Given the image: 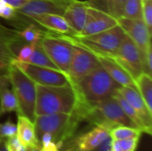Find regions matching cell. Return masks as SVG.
<instances>
[{
    "instance_id": "ffe728a7",
    "label": "cell",
    "mask_w": 152,
    "mask_h": 151,
    "mask_svg": "<svg viewBox=\"0 0 152 151\" xmlns=\"http://www.w3.org/2000/svg\"><path fill=\"white\" fill-rule=\"evenodd\" d=\"M8 74L0 77V108L2 115L10 112H18V103L12 88Z\"/></svg>"
},
{
    "instance_id": "e575fe53",
    "label": "cell",
    "mask_w": 152,
    "mask_h": 151,
    "mask_svg": "<svg viewBox=\"0 0 152 151\" xmlns=\"http://www.w3.org/2000/svg\"><path fill=\"white\" fill-rule=\"evenodd\" d=\"M10 63L0 61V77L4 75L8 74V69H9Z\"/></svg>"
},
{
    "instance_id": "4fadbf2b",
    "label": "cell",
    "mask_w": 152,
    "mask_h": 151,
    "mask_svg": "<svg viewBox=\"0 0 152 151\" xmlns=\"http://www.w3.org/2000/svg\"><path fill=\"white\" fill-rule=\"evenodd\" d=\"M117 92L130 104L140 117L145 129L146 133L151 135L152 133V113L147 109L142 96L134 88L128 86H119Z\"/></svg>"
},
{
    "instance_id": "7a4b0ae2",
    "label": "cell",
    "mask_w": 152,
    "mask_h": 151,
    "mask_svg": "<svg viewBox=\"0 0 152 151\" xmlns=\"http://www.w3.org/2000/svg\"><path fill=\"white\" fill-rule=\"evenodd\" d=\"M35 115L65 113L71 114L77 104V96L71 85L49 86L37 85Z\"/></svg>"
},
{
    "instance_id": "30bf717a",
    "label": "cell",
    "mask_w": 152,
    "mask_h": 151,
    "mask_svg": "<svg viewBox=\"0 0 152 151\" xmlns=\"http://www.w3.org/2000/svg\"><path fill=\"white\" fill-rule=\"evenodd\" d=\"M118 25V20L109 13L93 6L87 7L86 20L83 30L79 34H74L77 36H86L102 32Z\"/></svg>"
},
{
    "instance_id": "277c9868",
    "label": "cell",
    "mask_w": 152,
    "mask_h": 151,
    "mask_svg": "<svg viewBox=\"0 0 152 151\" xmlns=\"http://www.w3.org/2000/svg\"><path fill=\"white\" fill-rule=\"evenodd\" d=\"M66 36L71 42L86 48L96 56L113 59L120 47L126 33L118 24L110 29L86 36H77L75 35Z\"/></svg>"
},
{
    "instance_id": "52a82bcc",
    "label": "cell",
    "mask_w": 152,
    "mask_h": 151,
    "mask_svg": "<svg viewBox=\"0 0 152 151\" xmlns=\"http://www.w3.org/2000/svg\"><path fill=\"white\" fill-rule=\"evenodd\" d=\"M11 64L19 68L37 85L49 86L70 85L69 76L59 69L37 66L28 62H21L16 61L15 59L11 61Z\"/></svg>"
},
{
    "instance_id": "ab89813d",
    "label": "cell",
    "mask_w": 152,
    "mask_h": 151,
    "mask_svg": "<svg viewBox=\"0 0 152 151\" xmlns=\"http://www.w3.org/2000/svg\"><path fill=\"white\" fill-rule=\"evenodd\" d=\"M2 115V113H1V108H0V116Z\"/></svg>"
},
{
    "instance_id": "484cf974",
    "label": "cell",
    "mask_w": 152,
    "mask_h": 151,
    "mask_svg": "<svg viewBox=\"0 0 152 151\" xmlns=\"http://www.w3.org/2000/svg\"><path fill=\"white\" fill-rule=\"evenodd\" d=\"M143 133L134 127L126 125H116L110 130V137L111 140H123L133 137H141Z\"/></svg>"
},
{
    "instance_id": "4316f807",
    "label": "cell",
    "mask_w": 152,
    "mask_h": 151,
    "mask_svg": "<svg viewBox=\"0 0 152 151\" xmlns=\"http://www.w3.org/2000/svg\"><path fill=\"white\" fill-rule=\"evenodd\" d=\"M121 17L126 19L142 20V0H127L123 8Z\"/></svg>"
},
{
    "instance_id": "ac0fdd59",
    "label": "cell",
    "mask_w": 152,
    "mask_h": 151,
    "mask_svg": "<svg viewBox=\"0 0 152 151\" xmlns=\"http://www.w3.org/2000/svg\"><path fill=\"white\" fill-rule=\"evenodd\" d=\"M102 67L111 77V78L121 86H128L136 89L133 77L113 59L97 56Z\"/></svg>"
},
{
    "instance_id": "7c38bea8",
    "label": "cell",
    "mask_w": 152,
    "mask_h": 151,
    "mask_svg": "<svg viewBox=\"0 0 152 151\" xmlns=\"http://www.w3.org/2000/svg\"><path fill=\"white\" fill-rule=\"evenodd\" d=\"M69 1L70 0H29L17 11L26 17L39 14H58L62 16Z\"/></svg>"
},
{
    "instance_id": "f546056e",
    "label": "cell",
    "mask_w": 152,
    "mask_h": 151,
    "mask_svg": "<svg viewBox=\"0 0 152 151\" xmlns=\"http://www.w3.org/2000/svg\"><path fill=\"white\" fill-rule=\"evenodd\" d=\"M17 133V125L10 119L0 124V142L15 136Z\"/></svg>"
},
{
    "instance_id": "74e56055",
    "label": "cell",
    "mask_w": 152,
    "mask_h": 151,
    "mask_svg": "<svg viewBox=\"0 0 152 151\" xmlns=\"http://www.w3.org/2000/svg\"><path fill=\"white\" fill-rule=\"evenodd\" d=\"M145 1H147V0H142V4H143V3H144Z\"/></svg>"
},
{
    "instance_id": "44dd1931",
    "label": "cell",
    "mask_w": 152,
    "mask_h": 151,
    "mask_svg": "<svg viewBox=\"0 0 152 151\" xmlns=\"http://www.w3.org/2000/svg\"><path fill=\"white\" fill-rule=\"evenodd\" d=\"M136 90L142 96L147 109L152 113V79L151 76L147 73H141L135 79Z\"/></svg>"
},
{
    "instance_id": "9c48e42d",
    "label": "cell",
    "mask_w": 152,
    "mask_h": 151,
    "mask_svg": "<svg viewBox=\"0 0 152 151\" xmlns=\"http://www.w3.org/2000/svg\"><path fill=\"white\" fill-rule=\"evenodd\" d=\"M101 66L98 57L94 53L77 44L73 43V52L68 71L70 83L80 79L92 70Z\"/></svg>"
},
{
    "instance_id": "603a6c76",
    "label": "cell",
    "mask_w": 152,
    "mask_h": 151,
    "mask_svg": "<svg viewBox=\"0 0 152 151\" xmlns=\"http://www.w3.org/2000/svg\"><path fill=\"white\" fill-rule=\"evenodd\" d=\"M17 33L25 44H36L40 42L45 30L41 29L35 23H28L22 27L20 30H17Z\"/></svg>"
},
{
    "instance_id": "d6a6232c",
    "label": "cell",
    "mask_w": 152,
    "mask_h": 151,
    "mask_svg": "<svg viewBox=\"0 0 152 151\" xmlns=\"http://www.w3.org/2000/svg\"><path fill=\"white\" fill-rule=\"evenodd\" d=\"M5 149L7 151H26L27 147H25L15 135L4 142Z\"/></svg>"
},
{
    "instance_id": "60d3db41",
    "label": "cell",
    "mask_w": 152,
    "mask_h": 151,
    "mask_svg": "<svg viewBox=\"0 0 152 151\" xmlns=\"http://www.w3.org/2000/svg\"><path fill=\"white\" fill-rule=\"evenodd\" d=\"M109 151H110V150H109Z\"/></svg>"
},
{
    "instance_id": "6da1fadb",
    "label": "cell",
    "mask_w": 152,
    "mask_h": 151,
    "mask_svg": "<svg viewBox=\"0 0 152 151\" xmlns=\"http://www.w3.org/2000/svg\"><path fill=\"white\" fill-rule=\"evenodd\" d=\"M70 85L74 89L77 101L74 113L79 118L86 109L112 96L120 86L102 66L92 70L80 79L71 82Z\"/></svg>"
},
{
    "instance_id": "5b68a950",
    "label": "cell",
    "mask_w": 152,
    "mask_h": 151,
    "mask_svg": "<svg viewBox=\"0 0 152 151\" xmlns=\"http://www.w3.org/2000/svg\"><path fill=\"white\" fill-rule=\"evenodd\" d=\"M12 89L18 103V115L24 116L34 122L36 117L37 84L19 68L10 63L8 69Z\"/></svg>"
},
{
    "instance_id": "8992f818",
    "label": "cell",
    "mask_w": 152,
    "mask_h": 151,
    "mask_svg": "<svg viewBox=\"0 0 152 151\" xmlns=\"http://www.w3.org/2000/svg\"><path fill=\"white\" fill-rule=\"evenodd\" d=\"M40 45L59 70L68 75L73 52V43L66 35L53 31H45Z\"/></svg>"
},
{
    "instance_id": "e0dca14e",
    "label": "cell",
    "mask_w": 152,
    "mask_h": 151,
    "mask_svg": "<svg viewBox=\"0 0 152 151\" xmlns=\"http://www.w3.org/2000/svg\"><path fill=\"white\" fill-rule=\"evenodd\" d=\"M37 24L46 28L49 31L62 35H74V31L71 29L66 20L61 15L58 14H39L28 17Z\"/></svg>"
},
{
    "instance_id": "83f0119b",
    "label": "cell",
    "mask_w": 152,
    "mask_h": 151,
    "mask_svg": "<svg viewBox=\"0 0 152 151\" xmlns=\"http://www.w3.org/2000/svg\"><path fill=\"white\" fill-rule=\"evenodd\" d=\"M141 137L123 140H111L110 151H136Z\"/></svg>"
},
{
    "instance_id": "9a60e30c",
    "label": "cell",
    "mask_w": 152,
    "mask_h": 151,
    "mask_svg": "<svg viewBox=\"0 0 152 151\" xmlns=\"http://www.w3.org/2000/svg\"><path fill=\"white\" fill-rule=\"evenodd\" d=\"M25 43L19 36L17 30L9 29L0 24V61L11 63L15 59L19 49Z\"/></svg>"
},
{
    "instance_id": "ba28073f",
    "label": "cell",
    "mask_w": 152,
    "mask_h": 151,
    "mask_svg": "<svg viewBox=\"0 0 152 151\" xmlns=\"http://www.w3.org/2000/svg\"><path fill=\"white\" fill-rule=\"evenodd\" d=\"M113 60L117 61L134 80L143 72L142 53L134 41L126 35Z\"/></svg>"
},
{
    "instance_id": "8fae6325",
    "label": "cell",
    "mask_w": 152,
    "mask_h": 151,
    "mask_svg": "<svg viewBox=\"0 0 152 151\" xmlns=\"http://www.w3.org/2000/svg\"><path fill=\"white\" fill-rule=\"evenodd\" d=\"M118 24L122 28L126 35L128 36L138 46L143 57L144 51L147 46L151 44V34L144 21L139 19H126L120 17L118 19Z\"/></svg>"
},
{
    "instance_id": "d590c367",
    "label": "cell",
    "mask_w": 152,
    "mask_h": 151,
    "mask_svg": "<svg viewBox=\"0 0 152 151\" xmlns=\"http://www.w3.org/2000/svg\"><path fill=\"white\" fill-rule=\"evenodd\" d=\"M26 151H42L40 147H29V148H27Z\"/></svg>"
},
{
    "instance_id": "7402d4cb",
    "label": "cell",
    "mask_w": 152,
    "mask_h": 151,
    "mask_svg": "<svg viewBox=\"0 0 152 151\" xmlns=\"http://www.w3.org/2000/svg\"><path fill=\"white\" fill-rule=\"evenodd\" d=\"M126 1L127 0H87L90 6L100 9L117 20L121 17Z\"/></svg>"
},
{
    "instance_id": "836d02e7",
    "label": "cell",
    "mask_w": 152,
    "mask_h": 151,
    "mask_svg": "<svg viewBox=\"0 0 152 151\" xmlns=\"http://www.w3.org/2000/svg\"><path fill=\"white\" fill-rule=\"evenodd\" d=\"M8 4H10L11 6H12L15 9H20L21 8L23 5H25L29 0H4Z\"/></svg>"
},
{
    "instance_id": "d6986e66",
    "label": "cell",
    "mask_w": 152,
    "mask_h": 151,
    "mask_svg": "<svg viewBox=\"0 0 152 151\" xmlns=\"http://www.w3.org/2000/svg\"><path fill=\"white\" fill-rule=\"evenodd\" d=\"M16 125V136L25 147H40L39 141L36 135L33 121L24 116L18 115V121Z\"/></svg>"
},
{
    "instance_id": "8d00e7d4",
    "label": "cell",
    "mask_w": 152,
    "mask_h": 151,
    "mask_svg": "<svg viewBox=\"0 0 152 151\" xmlns=\"http://www.w3.org/2000/svg\"><path fill=\"white\" fill-rule=\"evenodd\" d=\"M0 151H7L6 149H5V146H4V142H0Z\"/></svg>"
},
{
    "instance_id": "2e32d148",
    "label": "cell",
    "mask_w": 152,
    "mask_h": 151,
    "mask_svg": "<svg viewBox=\"0 0 152 151\" xmlns=\"http://www.w3.org/2000/svg\"><path fill=\"white\" fill-rule=\"evenodd\" d=\"M88 6L87 1L70 0L64 11L62 16L75 34H79L85 27Z\"/></svg>"
},
{
    "instance_id": "3957f363",
    "label": "cell",
    "mask_w": 152,
    "mask_h": 151,
    "mask_svg": "<svg viewBox=\"0 0 152 151\" xmlns=\"http://www.w3.org/2000/svg\"><path fill=\"white\" fill-rule=\"evenodd\" d=\"M80 122V118L74 112L71 114L55 113L36 116L34 126L37 139L44 133H48L61 149L65 142L74 135Z\"/></svg>"
},
{
    "instance_id": "f1b7e54d",
    "label": "cell",
    "mask_w": 152,
    "mask_h": 151,
    "mask_svg": "<svg viewBox=\"0 0 152 151\" xmlns=\"http://www.w3.org/2000/svg\"><path fill=\"white\" fill-rule=\"evenodd\" d=\"M22 14H20L17 9L13 8L10 4H8L4 0H0V17L12 21H18L22 18Z\"/></svg>"
},
{
    "instance_id": "1f68e13d",
    "label": "cell",
    "mask_w": 152,
    "mask_h": 151,
    "mask_svg": "<svg viewBox=\"0 0 152 151\" xmlns=\"http://www.w3.org/2000/svg\"><path fill=\"white\" fill-rule=\"evenodd\" d=\"M36 44H37V43H36ZM36 44H23L19 49L17 55L15 57V60L18 61H21V62H27L29 56L31 55L34 48H35Z\"/></svg>"
},
{
    "instance_id": "4dcf8cb0",
    "label": "cell",
    "mask_w": 152,
    "mask_h": 151,
    "mask_svg": "<svg viewBox=\"0 0 152 151\" xmlns=\"http://www.w3.org/2000/svg\"><path fill=\"white\" fill-rule=\"evenodd\" d=\"M142 20L150 33L152 32V0H147L142 4Z\"/></svg>"
},
{
    "instance_id": "f35d334b",
    "label": "cell",
    "mask_w": 152,
    "mask_h": 151,
    "mask_svg": "<svg viewBox=\"0 0 152 151\" xmlns=\"http://www.w3.org/2000/svg\"><path fill=\"white\" fill-rule=\"evenodd\" d=\"M65 151H73L71 149H69V150H65Z\"/></svg>"
},
{
    "instance_id": "5bb4252c",
    "label": "cell",
    "mask_w": 152,
    "mask_h": 151,
    "mask_svg": "<svg viewBox=\"0 0 152 151\" xmlns=\"http://www.w3.org/2000/svg\"><path fill=\"white\" fill-rule=\"evenodd\" d=\"M110 137V131L101 125H95L93 129L75 139L73 151H94Z\"/></svg>"
},
{
    "instance_id": "d4e9b609",
    "label": "cell",
    "mask_w": 152,
    "mask_h": 151,
    "mask_svg": "<svg viewBox=\"0 0 152 151\" xmlns=\"http://www.w3.org/2000/svg\"><path fill=\"white\" fill-rule=\"evenodd\" d=\"M115 99H116V101L118 102V104L120 105V107L122 108V109L124 110V112L126 113V115L128 117V118L135 125V126L138 128V129H140L142 133H146V129H145V127H144V125H143V124H142V120H141V118H140V117L138 116V114L135 112V110L130 106V104L116 91L115 92V93L112 95Z\"/></svg>"
},
{
    "instance_id": "cb8c5ba5",
    "label": "cell",
    "mask_w": 152,
    "mask_h": 151,
    "mask_svg": "<svg viewBox=\"0 0 152 151\" xmlns=\"http://www.w3.org/2000/svg\"><path fill=\"white\" fill-rule=\"evenodd\" d=\"M27 62L33 64V65H37V66L58 69V68L55 66V64L52 61V60L47 56V54L42 49L40 43H37L35 44V48Z\"/></svg>"
}]
</instances>
